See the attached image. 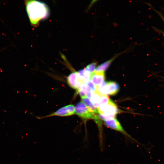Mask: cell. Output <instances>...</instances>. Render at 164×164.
<instances>
[{
  "mask_svg": "<svg viewBox=\"0 0 164 164\" xmlns=\"http://www.w3.org/2000/svg\"><path fill=\"white\" fill-rule=\"evenodd\" d=\"M27 13L31 25L35 27L39 21L47 18L49 15L48 7L44 3L36 0H25Z\"/></svg>",
  "mask_w": 164,
  "mask_h": 164,
  "instance_id": "cell-1",
  "label": "cell"
},
{
  "mask_svg": "<svg viewBox=\"0 0 164 164\" xmlns=\"http://www.w3.org/2000/svg\"><path fill=\"white\" fill-rule=\"evenodd\" d=\"M96 91L100 94L106 95H115L118 92L119 86L116 82L113 81H103L98 87H96Z\"/></svg>",
  "mask_w": 164,
  "mask_h": 164,
  "instance_id": "cell-2",
  "label": "cell"
},
{
  "mask_svg": "<svg viewBox=\"0 0 164 164\" xmlns=\"http://www.w3.org/2000/svg\"><path fill=\"white\" fill-rule=\"evenodd\" d=\"M97 110L99 114L107 116H116L118 112L116 105L111 100L106 104L98 108Z\"/></svg>",
  "mask_w": 164,
  "mask_h": 164,
  "instance_id": "cell-3",
  "label": "cell"
},
{
  "mask_svg": "<svg viewBox=\"0 0 164 164\" xmlns=\"http://www.w3.org/2000/svg\"><path fill=\"white\" fill-rule=\"evenodd\" d=\"M75 113L79 116L85 119H94L96 114H92L85 105L82 102H79L75 105Z\"/></svg>",
  "mask_w": 164,
  "mask_h": 164,
  "instance_id": "cell-4",
  "label": "cell"
},
{
  "mask_svg": "<svg viewBox=\"0 0 164 164\" xmlns=\"http://www.w3.org/2000/svg\"><path fill=\"white\" fill-rule=\"evenodd\" d=\"M90 99L94 107L97 108L106 104L110 100L108 96L102 94L97 91L92 92Z\"/></svg>",
  "mask_w": 164,
  "mask_h": 164,
  "instance_id": "cell-5",
  "label": "cell"
},
{
  "mask_svg": "<svg viewBox=\"0 0 164 164\" xmlns=\"http://www.w3.org/2000/svg\"><path fill=\"white\" fill-rule=\"evenodd\" d=\"M105 125L107 127L119 132L126 136L132 137L124 129L120 122L115 118L104 121Z\"/></svg>",
  "mask_w": 164,
  "mask_h": 164,
  "instance_id": "cell-6",
  "label": "cell"
},
{
  "mask_svg": "<svg viewBox=\"0 0 164 164\" xmlns=\"http://www.w3.org/2000/svg\"><path fill=\"white\" fill-rule=\"evenodd\" d=\"M75 114L74 106L73 105L69 104L60 108L53 113L47 116H67Z\"/></svg>",
  "mask_w": 164,
  "mask_h": 164,
  "instance_id": "cell-7",
  "label": "cell"
},
{
  "mask_svg": "<svg viewBox=\"0 0 164 164\" xmlns=\"http://www.w3.org/2000/svg\"><path fill=\"white\" fill-rule=\"evenodd\" d=\"M67 80L70 87L77 90L79 83L77 72H74L70 73L67 77Z\"/></svg>",
  "mask_w": 164,
  "mask_h": 164,
  "instance_id": "cell-8",
  "label": "cell"
},
{
  "mask_svg": "<svg viewBox=\"0 0 164 164\" xmlns=\"http://www.w3.org/2000/svg\"><path fill=\"white\" fill-rule=\"evenodd\" d=\"M105 79L104 72H94L91 74L90 80L95 85L99 86L104 81Z\"/></svg>",
  "mask_w": 164,
  "mask_h": 164,
  "instance_id": "cell-9",
  "label": "cell"
},
{
  "mask_svg": "<svg viewBox=\"0 0 164 164\" xmlns=\"http://www.w3.org/2000/svg\"><path fill=\"white\" fill-rule=\"evenodd\" d=\"M81 99L82 102L85 105L92 114H96L98 113L97 108H96L94 107L90 98L87 97H85L81 98Z\"/></svg>",
  "mask_w": 164,
  "mask_h": 164,
  "instance_id": "cell-10",
  "label": "cell"
},
{
  "mask_svg": "<svg viewBox=\"0 0 164 164\" xmlns=\"http://www.w3.org/2000/svg\"><path fill=\"white\" fill-rule=\"evenodd\" d=\"M77 73L79 79L84 81L90 79L91 74L85 69L79 70Z\"/></svg>",
  "mask_w": 164,
  "mask_h": 164,
  "instance_id": "cell-11",
  "label": "cell"
},
{
  "mask_svg": "<svg viewBox=\"0 0 164 164\" xmlns=\"http://www.w3.org/2000/svg\"><path fill=\"white\" fill-rule=\"evenodd\" d=\"M114 58L107 61L97 67L95 69L94 72H104L108 67Z\"/></svg>",
  "mask_w": 164,
  "mask_h": 164,
  "instance_id": "cell-12",
  "label": "cell"
},
{
  "mask_svg": "<svg viewBox=\"0 0 164 164\" xmlns=\"http://www.w3.org/2000/svg\"><path fill=\"white\" fill-rule=\"evenodd\" d=\"M79 89L82 90L86 94V96L90 99L93 92L91 89L85 83L82 84Z\"/></svg>",
  "mask_w": 164,
  "mask_h": 164,
  "instance_id": "cell-13",
  "label": "cell"
},
{
  "mask_svg": "<svg viewBox=\"0 0 164 164\" xmlns=\"http://www.w3.org/2000/svg\"><path fill=\"white\" fill-rule=\"evenodd\" d=\"M96 64L95 63H92L87 65L85 69L91 74L95 71Z\"/></svg>",
  "mask_w": 164,
  "mask_h": 164,
  "instance_id": "cell-14",
  "label": "cell"
},
{
  "mask_svg": "<svg viewBox=\"0 0 164 164\" xmlns=\"http://www.w3.org/2000/svg\"><path fill=\"white\" fill-rule=\"evenodd\" d=\"M84 83L91 89L93 92L96 91V86L90 80H86Z\"/></svg>",
  "mask_w": 164,
  "mask_h": 164,
  "instance_id": "cell-15",
  "label": "cell"
},
{
  "mask_svg": "<svg viewBox=\"0 0 164 164\" xmlns=\"http://www.w3.org/2000/svg\"><path fill=\"white\" fill-rule=\"evenodd\" d=\"M77 91L81 98L87 97L85 93L80 89L78 90Z\"/></svg>",
  "mask_w": 164,
  "mask_h": 164,
  "instance_id": "cell-16",
  "label": "cell"
},
{
  "mask_svg": "<svg viewBox=\"0 0 164 164\" xmlns=\"http://www.w3.org/2000/svg\"></svg>",
  "mask_w": 164,
  "mask_h": 164,
  "instance_id": "cell-17",
  "label": "cell"
}]
</instances>
